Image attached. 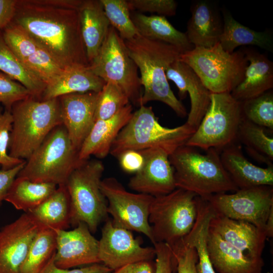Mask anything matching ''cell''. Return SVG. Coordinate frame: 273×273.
Returning <instances> with one entry per match:
<instances>
[{
  "label": "cell",
  "mask_w": 273,
  "mask_h": 273,
  "mask_svg": "<svg viewBox=\"0 0 273 273\" xmlns=\"http://www.w3.org/2000/svg\"><path fill=\"white\" fill-rule=\"evenodd\" d=\"M82 0H17L12 23L26 31L63 69L89 63L78 10Z\"/></svg>",
  "instance_id": "cell-1"
},
{
  "label": "cell",
  "mask_w": 273,
  "mask_h": 273,
  "mask_svg": "<svg viewBox=\"0 0 273 273\" xmlns=\"http://www.w3.org/2000/svg\"><path fill=\"white\" fill-rule=\"evenodd\" d=\"M124 42L141 74L144 92L139 106L150 101H159L171 108L178 116L184 118L188 115L185 107L171 90L165 74L168 66L178 59L181 52L172 45L140 34Z\"/></svg>",
  "instance_id": "cell-2"
},
{
  "label": "cell",
  "mask_w": 273,
  "mask_h": 273,
  "mask_svg": "<svg viewBox=\"0 0 273 273\" xmlns=\"http://www.w3.org/2000/svg\"><path fill=\"white\" fill-rule=\"evenodd\" d=\"M206 151L202 154L197 148L184 145L169 155L176 188L191 192L203 199L237 191L238 189L222 165L218 150Z\"/></svg>",
  "instance_id": "cell-3"
},
{
  "label": "cell",
  "mask_w": 273,
  "mask_h": 273,
  "mask_svg": "<svg viewBox=\"0 0 273 273\" xmlns=\"http://www.w3.org/2000/svg\"><path fill=\"white\" fill-rule=\"evenodd\" d=\"M8 153L26 160L50 132L62 124L59 98L40 100L31 97L15 103Z\"/></svg>",
  "instance_id": "cell-4"
},
{
  "label": "cell",
  "mask_w": 273,
  "mask_h": 273,
  "mask_svg": "<svg viewBox=\"0 0 273 273\" xmlns=\"http://www.w3.org/2000/svg\"><path fill=\"white\" fill-rule=\"evenodd\" d=\"M196 128L187 123L174 128L162 126L151 107L140 106L114 141L110 151L117 158L127 150L159 148L169 155L185 145Z\"/></svg>",
  "instance_id": "cell-5"
},
{
  "label": "cell",
  "mask_w": 273,
  "mask_h": 273,
  "mask_svg": "<svg viewBox=\"0 0 273 273\" xmlns=\"http://www.w3.org/2000/svg\"><path fill=\"white\" fill-rule=\"evenodd\" d=\"M104 165L97 159L82 160L65 184L70 203V224L85 223L92 233L108 215L107 201L101 189Z\"/></svg>",
  "instance_id": "cell-6"
},
{
  "label": "cell",
  "mask_w": 273,
  "mask_h": 273,
  "mask_svg": "<svg viewBox=\"0 0 273 273\" xmlns=\"http://www.w3.org/2000/svg\"><path fill=\"white\" fill-rule=\"evenodd\" d=\"M63 124L54 128L32 153L17 176L34 183L65 185L82 161Z\"/></svg>",
  "instance_id": "cell-7"
},
{
  "label": "cell",
  "mask_w": 273,
  "mask_h": 273,
  "mask_svg": "<svg viewBox=\"0 0 273 273\" xmlns=\"http://www.w3.org/2000/svg\"><path fill=\"white\" fill-rule=\"evenodd\" d=\"M179 60L191 67L212 93H231L242 81L248 65L242 48L229 53L219 42L211 48H194L181 54Z\"/></svg>",
  "instance_id": "cell-8"
},
{
  "label": "cell",
  "mask_w": 273,
  "mask_h": 273,
  "mask_svg": "<svg viewBox=\"0 0 273 273\" xmlns=\"http://www.w3.org/2000/svg\"><path fill=\"white\" fill-rule=\"evenodd\" d=\"M197 196L176 188L168 194L154 198L149 215L154 245L165 243L172 246L190 233L198 214Z\"/></svg>",
  "instance_id": "cell-9"
},
{
  "label": "cell",
  "mask_w": 273,
  "mask_h": 273,
  "mask_svg": "<svg viewBox=\"0 0 273 273\" xmlns=\"http://www.w3.org/2000/svg\"><path fill=\"white\" fill-rule=\"evenodd\" d=\"M243 118L241 102L230 93H210L207 110L185 145L222 150L236 141Z\"/></svg>",
  "instance_id": "cell-10"
},
{
  "label": "cell",
  "mask_w": 273,
  "mask_h": 273,
  "mask_svg": "<svg viewBox=\"0 0 273 273\" xmlns=\"http://www.w3.org/2000/svg\"><path fill=\"white\" fill-rule=\"evenodd\" d=\"M88 68L105 82L118 86L130 103L139 106L142 86L138 68L128 53L124 40L112 26Z\"/></svg>",
  "instance_id": "cell-11"
},
{
  "label": "cell",
  "mask_w": 273,
  "mask_h": 273,
  "mask_svg": "<svg viewBox=\"0 0 273 273\" xmlns=\"http://www.w3.org/2000/svg\"><path fill=\"white\" fill-rule=\"evenodd\" d=\"M101 189L108 201L107 213L112 216L113 223L144 234L153 244L149 215L154 197L128 192L113 177L103 179Z\"/></svg>",
  "instance_id": "cell-12"
},
{
  "label": "cell",
  "mask_w": 273,
  "mask_h": 273,
  "mask_svg": "<svg viewBox=\"0 0 273 273\" xmlns=\"http://www.w3.org/2000/svg\"><path fill=\"white\" fill-rule=\"evenodd\" d=\"M206 200L216 214L250 223L264 230L273 207V188L261 186L214 194Z\"/></svg>",
  "instance_id": "cell-13"
},
{
  "label": "cell",
  "mask_w": 273,
  "mask_h": 273,
  "mask_svg": "<svg viewBox=\"0 0 273 273\" xmlns=\"http://www.w3.org/2000/svg\"><path fill=\"white\" fill-rule=\"evenodd\" d=\"M141 244L131 231L107 220L99 241L100 262L113 271L128 264L152 260L156 255L154 247H145Z\"/></svg>",
  "instance_id": "cell-14"
},
{
  "label": "cell",
  "mask_w": 273,
  "mask_h": 273,
  "mask_svg": "<svg viewBox=\"0 0 273 273\" xmlns=\"http://www.w3.org/2000/svg\"><path fill=\"white\" fill-rule=\"evenodd\" d=\"M41 225L29 213L0 229V273H20L30 245Z\"/></svg>",
  "instance_id": "cell-15"
},
{
  "label": "cell",
  "mask_w": 273,
  "mask_h": 273,
  "mask_svg": "<svg viewBox=\"0 0 273 273\" xmlns=\"http://www.w3.org/2000/svg\"><path fill=\"white\" fill-rule=\"evenodd\" d=\"M144 157L142 168L129 179V188L139 193L156 197L170 193L175 185L169 155L159 148L140 151Z\"/></svg>",
  "instance_id": "cell-16"
},
{
  "label": "cell",
  "mask_w": 273,
  "mask_h": 273,
  "mask_svg": "<svg viewBox=\"0 0 273 273\" xmlns=\"http://www.w3.org/2000/svg\"><path fill=\"white\" fill-rule=\"evenodd\" d=\"M56 234L55 264L62 269L100 263L98 257L99 241L87 225L78 223L74 229L54 230Z\"/></svg>",
  "instance_id": "cell-17"
},
{
  "label": "cell",
  "mask_w": 273,
  "mask_h": 273,
  "mask_svg": "<svg viewBox=\"0 0 273 273\" xmlns=\"http://www.w3.org/2000/svg\"><path fill=\"white\" fill-rule=\"evenodd\" d=\"M99 93L88 92L59 97L62 124L74 147L79 151L95 121Z\"/></svg>",
  "instance_id": "cell-18"
},
{
  "label": "cell",
  "mask_w": 273,
  "mask_h": 273,
  "mask_svg": "<svg viewBox=\"0 0 273 273\" xmlns=\"http://www.w3.org/2000/svg\"><path fill=\"white\" fill-rule=\"evenodd\" d=\"M167 79L173 81L178 89L180 100L189 95L191 109L186 123L197 128L210 104V91L195 72L178 59L169 64L165 70Z\"/></svg>",
  "instance_id": "cell-19"
},
{
  "label": "cell",
  "mask_w": 273,
  "mask_h": 273,
  "mask_svg": "<svg viewBox=\"0 0 273 273\" xmlns=\"http://www.w3.org/2000/svg\"><path fill=\"white\" fill-rule=\"evenodd\" d=\"M191 12L186 34L194 48H211L219 42L223 20L217 3L210 0L194 1Z\"/></svg>",
  "instance_id": "cell-20"
},
{
  "label": "cell",
  "mask_w": 273,
  "mask_h": 273,
  "mask_svg": "<svg viewBox=\"0 0 273 273\" xmlns=\"http://www.w3.org/2000/svg\"><path fill=\"white\" fill-rule=\"evenodd\" d=\"M209 229L249 256L262 257L267 238L264 230L248 222L234 220L215 213L210 220Z\"/></svg>",
  "instance_id": "cell-21"
},
{
  "label": "cell",
  "mask_w": 273,
  "mask_h": 273,
  "mask_svg": "<svg viewBox=\"0 0 273 273\" xmlns=\"http://www.w3.org/2000/svg\"><path fill=\"white\" fill-rule=\"evenodd\" d=\"M207 250L213 267L218 273L262 272V257L254 258L249 256L210 229L207 236Z\"/></svg>",
  "instance_id": "cell-22"
},
{
  "label": "cell",
  "mask_w": 273,
  "mask_h": 273,
  "mask_svg": "<svg viewBox=\"0 0 273 273\" xmlns=\"http://www.w3.org/2000/svg\"><path fill=\"white\" fill-rule=\"evenodd\" d=\"M220 157L224 168L238 189L273 186V165L264 168L253 164L235 143L223 149Z\"/></svg>",
  "instance_id": "cell-23"
},
{
  "label": "cell",
  "mask_w": 273,
  "mask_h": 273,
  "mask_svg": "<svg viewBox=\"0 0 273 273\" xmlns=\"http://www.w3.org/2000/svg\"><path fill=\"white\" fill-rule=\"evenodd\" d=\"M242 49L248 65L242 81L231 93L240 102L258 96L273 87V62L253 48Z\"/></svg>",
  "instance_id": "cell-24"
},
{
  "label": "cell",
  "mask_w": 273,
  "mask_h": 273,
  "mask_svg": "<svg viewBox=\"0 0 273 273\" xmlns=\"http://www.w3.org/2000/svg\"><path fill=\"white\" fill-rule=\"evenodd\" d=\"M132 111L129 103L112 117L96 121L79 150V159L87 160L92 155L98 158L106 157L116 136L130 119Z\"/></svg>",
  "instance_id": "cell-25"
},
{
  "label": "cell",
  "mask_w": 273,
  "mask_h": 273,
  "mask_svg": "<svg viewBox=\"0 0 273 273\" xmlns=\"http://www.w3.org/2000/svg\"><path fill=\"white\" fill-rule=\"evenodd\" d=\"M78 12L81 35L89 63L97 55L111 25L100 0H82Z\"/></svg>",
  "instance_id": "cell-26"
},
{
  "label": "cell",
  "mask_w": 273,
  "mask_h": 273,
  "mask_svg": "<svg viewBox=\"0 0 273 273\" xmlns=\"http://www.w3.org/2000/svg\"><path fill=\"white\" fill-rule=\"evenodd\" d=\"M105 83L91 71L88 66L68 68L64 70L55 81L46 86L40 100L58 98L63 95L73 93H99Z\"/></svg>",
  "instance_id": "cell-27"
},
{
  "label": "cell",
  "mask_w": 273,
  "mask_h": 273,
  "mask_svg": "<svg viewBox=\"0 0 273 273\" xmlns=\"http://www.w3.org/2000/svg\"><path fill=\"white\" fill-rule=\"evenodd\" d=\"M223 29L219 43L225 51L233 53L241 46H255L273 52V36L270 31H256L235 20L225 8L221 9Z\"/></svg>",
  "instance_id": "cell-28"
},
{
  "label": "cell",
  "mask_w": 273,
  "mask_h": 273,
  "mask_svg": "<svg viewBox=\"0 0 273 273\" xmlns=\"http://www.w3.org/2000/svg\"><path fill=\"white\" fill-rule=\"evenodd\" d=\"M130 15L140 35L172 45L181 53L194 49V47L189 41L186 33L176 29L166 17L158 15L147 16L138 12Z\"/></svg>",
  "instance_id": "cell-29"
},
{
  "label": "cell",
  "mask_w": 273,
  "mask_h": 273,
  "mask_svg": "<svg viewBox=\"0 0 273 273\" xmlns=\"http://www.w3.org/2000/svg\"><path fill=\"white\" fill-rule=\"evenodd\" d=\"M70 203L65 185L40 204L27 212L41 225L53 230H67L70 224Z\"/></svg>",
  "instance_id": "cell-30"
},
{
  "label": "cell",
  "mask_w": 273,
  "mask_h": 273,
  "mask_svg": "<svg viewBox=\"0 0 273 273\" xmlns=\"http://www.w3.org/2000/svg\"><path fill=\"white\" fill-rule=\"evenodd\" d=\"M197 219L193 228L183 240L196 250L198 273H216L210 261L207 250L209 223L215 212L206 200L197 196Z\"/></svg>",
  "instance_id": "cell-31"
},
{
  "label": "cell",
  "mask_w": 273,
  "mask_h": 273,
  "mask_svg": "<svg viewBox=\"0 0 273 273\" xmlns=\"http://www.w3.org/2000/svg\"><path fill=\"white\" fill-rule=\"evenodd\" d=\"M51 183H34L17 176L12 183L4 201L16 209L27 212L40 204L56 190Z\"/></svg>",
  "instance_id": "cell-32"
},
{
  "label": "cell",
  "mask_w": 273,
  "mask_h": 273,
  "mask_svg": "<svg viewBox=\"0 0 273 273\" xmlns=\"http://www.w3.org/2000/svg\"><path fill=\"white\" fill-rule=\"evenodd\" d=\"M0 70L25 87L32 97L40 100L46 85L14 55L0 31Z\"/></svg>",
  "instance_id": "cell-33"
},
{
  "label": "cell",
  "mask_w": 273,
  "mask_h": 273,
  "mask_svg": "<svg viewBox=\"0 0 273 273\" xmlns=\"http://www.w3.org/2000/svg\"><path fill=\"white\" fill-rule=\"evenodd\" d=\"M237 140L244 145L248 153L256 160L273 165V138L265 128L243 119L239 127Z\"/></svg>",
  "instance_id": "cell-34"
},
{
  "label": "cell",
  "mask_w": 273,
  "mask_h": 273,
  "mask_svg": "<svg viewBox=\"0 0 273 273\" xmlns=\"http://www.w3.org/2000/svg\"><path fill=\"white\" fill-rule=\"evenodd\" d=\"M55 231L41 225L29 247L20 273H38L55 254Z\"/></svg>",
  "instance_id": "cell-35"
},
{
  "label": "cell",
  "mask_w": 273,
  "mask_h": 273,
  "mask_svg": "<svg viewBox=\"0 0 273 273\" xmlns=\"http://www.w3.org/2000/svg\"><path fill=\"white\" fill-rule=\"evenodd\" d=\"M244 118L269 130H273V92L241 102Z\"/></svg>",
  "instance_id": "cell-36"
},
{
  "label": "cell",
  "mask_w": 273,
  "mask_h": 273,
  "mask_svg": "<svg viewBox=\"0 0 273 273\" xmlns=\"http://www.w3.org/2000/svg\"><path fill=\"white\" fill-rule=\"evenodd\" d=\"M100 1L110 25L122 39L129 40L139 34L131 19L127 1Z\"/></svg>",
  "instance_id": "cell-37"
},
{
  "label": "cell",
  "mask_w": 273,
  "mask_h": 273,
  "mask_svg": "<svg viewBox=\"0 0 273 273\" xmlns=\"http://www.w3.org/2000/svg\"><path fill=\"white\" fill-rule=\"evenodd\" d=\"M129 103L128 98L118 86L106 82L99 92L95 111L96 121L112 117Z\"/></svg>",
  "instance_id": "cell-38"
},
{
  "label": "cell",
  "mask_w": 273,
  "mask_h": 273,
  "mask_svg": "<svg viewBox=\"0 0 273 273\" xmlns=\"http://www.w3.org/2000/svg\"><path fill=\"white\" fill-rule=\"evenodd\" d=\"M24 64L46 86L55 81L64 70L41 47L29 56Z\"/></svg>",
  "instance_id": "cell-39"
},
{
  "label": "cell",
  "mask_w": 273,
  "mask_h": 273,
  "mask_svg": "<svg viewBox=\"0 0 273 273\" xmlns=\"http://www.w3.org/2000/svg\"><path fill=\"white\" fill-rule=\"evenodd\" d=\"M1 31L7 46L23 64L40 47L26 31L12 22Z\"/></svg>",
  "instance_id": "cell-40"
},
{
  "label": "cell",
  "mask_w": 273,
  "mask_h": 273,
  "mask_svg": "<svg viewBox=\"0 0 273 273\" xmlns=\"http://www.w3.org/2000/svg\"><path fill=\"white\" fill-rule=\"evenodd\" d=\"M11 111L0 108V166L9 169L21 164L25 160L13 158L8 153L10 134L12 128Z\"/></svg>",
  "instance_id": "cell-41"
},
{
  "label": "cell",
  "mask_w": 273,
  "mask_h": 273,
  "mask_svg": "<svg viewBox=\"0 0 273 273\" xmlns=\"http://www.w3.org/2000/svg\"><path fill=\"white\" fill-rule=\"evenodd\" d=\"M31 97V93L23 85L0 72V104L5 109L11 111L15 103Z\"/></svg>",
  "instance_id": "cell-42"
},
{
  "label": "cell",
  "mask_w": 273,
  "mask_h": 273,
  "mask_svg": "<svg viewBox=\"0 0 273 273\" xmlns=\"http://www.w3.org/2000/svg\"><path fill=\"white\" fill-rule=\"evenodd\" d=\"M170 246L176 261L177 273H198V255L194 247L186 244L183 239Z\"/></svg>",
  "instance_id": "cell-43"
},
{
  "label": "cell",
  "mask_w": 273,
  "mask_h": 273,
  "mask_svg": "<svg viewBox=\"0 0 273 273\" xmlns=\"http://www.w3.org/2000/svg\"><path fill=\"white\" fill-rule=\"evenodd\" d=\"M127 2L130 11L157 13L165 17L175 15L177 7L174 0H129Z\"/></svg>",
  "instance_id": "cell-44"
},
{
  "label": "cell",
  "mask_w": 273,
  "mask_h": 273,
  "mask_svg": "<svg viewBox=\"0 0 273 273\" xmlns=\"http://www.w3.org/2000/svg\"><path fill=\"white\" fill-rule=\"evenodd\" d=\"M155 249V273H174L176 261L171 247L165 243H158Z\"/></svg>",
  "instance_id": "cell-45"
},
{
  "label": "cell",
  "mask_w": 273,
  "mask_h": 273,
  "mask_svg": "<svg viewBox=\"0 0 273 273\" xmlns=\"http://www.w3.org/2000/svg\"><path fill=\"white\" fill-rule=\"evenodd\" d=\"M55 255L38 273H110L112 271L102 263H95L79 268L62 269L55 264Z\"/></svg>",
  "instance_id": "cell-46"
},
{
  "label": "cell",
  "mask_w": 273,
  "mask_h": 273,
  "mask_svg": "<svg viewBox=\"0 0 273 273\" xmlns=\"http://www.w3.org/2000/svg\"><path fill=\"white\" fill-rule=\"evenodd\" d=\"M117 158L123 171L135 173L143 167L145 159L140 151L127 150L121 154Z\"/></svg>",
  "instance_id": "cell-47"
},
{
  "label": "cell",
  "mask_w": 273,
  "mask_h": 273,
  "mask_svg": "<svg viewBox=\"0 0 273 273\" xmlns=\"http://www.w3.org/2000/svg\"><path fill=\"white\" fill-rule=\"evenodd\" d=\"M26 160L15 167L9 169H3L0 166V205L5 200L6 194L12 183L23 167Z\"/></svg>",
  "instance_id": "cell-48"
},
{
  "label": "cell",
  "mask_w": 273,
  "mask_h": 273,
  "mask_svg": "<svg viewBox=\"0 0 273 273\" xmlns=\"http://www.w3.org/2000/svg\"><path fill=\"white\" fill-rule=\"evenodd\" d=\"M110 273H155V263L147 260L128 264Z\"/></svg>",
  "instance_id": "cell-49"
},
{
  "label": "cell",
  "mask_w": 273,
  "mask_h": 273,
  "mask_svg": "<svg viewBox=\"0 0 273 273\" xmlns=\"http://www.w3.org/2000/svg\"><path fill=\"white\" fill-rule=\"evenodd\" d=\"M17 0H0V31L11 22Z\"/></svg>",
  "instance_id": "cell-50"
},
{
  "label": "cell",
  "mask_w": 273,
  "mask_h": 273,
  "mask_svg": "<svg viewBox=\"0 0 273 273\" xmlns=\"http://www.w3.org/2000/svg\"><path fill=\"white\" fill-rule=\"evenodd\" d=\"M264 231L267 237L273 236V207L271 208L268 216L264 227Z\"/></svg>",
  "instance_id": "cell-51"
}]
</instances>
